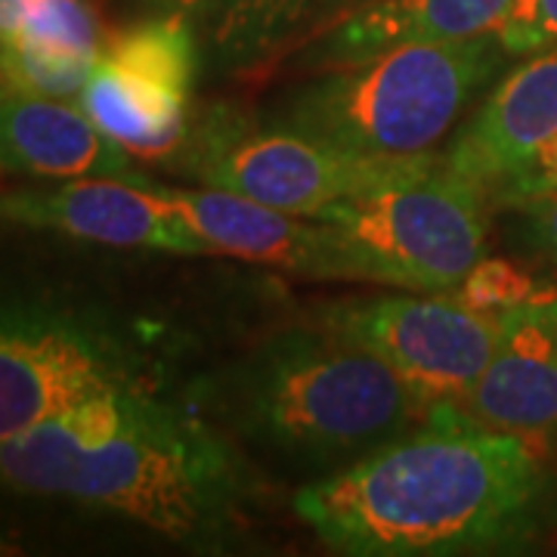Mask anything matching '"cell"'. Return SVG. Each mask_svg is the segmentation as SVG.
<instances>
[{
  "label": "cell",
  "mask_w": 557,
  "mask_h": 557,
  "mask_svg": "<svg viewBox=\"0 0 557 557\" xmlns=\"http://www.w3.org/2000/svg\"><path fill=\"white\" fill-rule=\"evenodd\" d=\"M156 193L177 208L214 255L267 263L295 276L344 278L338 245L325 220L307 223L310 218L278 211L218 186L183 189L156 183Z\"/></svg>",
  "instance_id": "11"
},
{
  "label": "cell",
  "mask_w": 557,
  "mask_h": 557,
  "mask_svg": "<svg viewBox=\"0 0 557 557\" xmlns=\"http://www.w3.org/2000/svg\"><path fill=\"white\" fill-rule=\"evenodd\" d=\"M453 298L465 307L478 310L483 317H502L523 304L555 298L557 288L539 285L530 273H523L518 263L502 258H480L474 270L453 288Z\"/></svg>",
  "instance_id": "19"
},
{
  "label": "cell",
  "mask_w": 557,
  "mask_h": 557,
  "mask_svg": "<svg viewBox=\"0 0 557 557\" xmlns=\"http://www.w3.org/2000/svg\"><path fill=\"white\" fill-rule=\"evenodd\" d=\"M81 109L139 159H177L193 131V87L100 57Z\"/></svg>",
  "instance_id": "15"
},
{
  "label": "cell",
  "mask_w": 557,
  "mask_h": 557,
  "mask_svg": "<svg viewBox=\"0 0 557 557\" xmlns=\"http://www.w3.org/2000/svg\"><path fill=\"white\" fill-rule=\"evenodd\" d=\"M359 3H366V0H329V7H325V16L319 20V28L325 25V22L338 20L341 13H347V10H354Z\"/></svg>",
  "instance_id": "24"
},
{
  "label": "cell",
  "mask_w": 557,
  "mask_h": 557,
  "mask_svg": "<svg viewBox=\"0 0 557 557\" xmlns=\"http://www.w3.org/2000/svg\"><path fill=\"white\" fill-rule=\"evenodd\" d=\"M545 313L552 317V322H555V329H557V295H555V298L545 300Z\"/></svg>",
  "instance_id": "26"
},
{
  "label": "cell",
  "mask_w": 557,
  "mask_h": 557,
  "mask_svg": "<svg viewBox=\"0 0 557 557\" xmlns=\"http://www.w3.org/2000/svg\"><path fill=\"white\" fill-rule=\"evenodd\" d=\"M115 387H146V359L112 319L50 300L0 304V440Z\"/></svg>",
  "instance_id": "6"
},
{
  "label": "cell",
  "mask_w": 557,
  "mask_h": 557,
  "mask_svg": "<svg viewBox=\"0 0 557 557\" xmlns=\"http://www.w3.org/2000/svg\"><path fill=\"white\" fill-rule=\"evenodd\" d=\"M97 62L62 57L50 50H38L28 44H3V69L0 81L16 84L22 90H32L40 97H57V100H81L90 72Z\"/></svg>",
  "instance_id": "18"
},
{
  "label": "cell",
  "mask_w": 557,
  "mask_h": 557,
  "mask_svg": "<svg viewBox=\"0 0 557 557\" xmlns=\"http://www.w3.org/2000/svg\"><path fill=\"white\" fill-rule=\"evenodd\" d=\"M520 226L530 248L557 267V193L518 201Z\"/></svg>",
  "instance_id": "21"
},
{
  "label": "cell",
  "mask_w": 557,
  "mask_h": 557,
  "mask_svg": "<svg viewBox=\"0 0 557 557\" xmlns=\"http://www.w3.org/2000/svg\"><path fill=\"white\" fill-rule=\"evenodd\" d=\"M115 3L134 16H183L199 22L218 13L223 0H115Z\"/></svg>",
  "instance_id": "22"
},
{
  "label": "cell",
  "mask_w": 557,
  "mask_h": 557,
  "mask_svg": "<svg viewBox=\"0 0 557 557\" xmlns=\"http://www.w3.org/2000/svg\"><path fill=\"white\" fill-rule=\"evenodd\" d=\"M468 416L545 453L557 446V329L545 300L498 317V341L471 394Z\"/></svg>",
  "instance_id": "10"
},
{
  "label": "cell",
  "mask_w": 557,
  "mask_h": 557,
  "mask_svg": "<svg viewBox=\"0 0 557 557\" xmlns=\"http://www.w3.org/2000/svg\"><path fill=\"white\" fill-rule=\"evenodd\" d=\"M493 196L446 156H409L391 177L329 205L344 278L453 292L486 255Z\"/></svg>",
  "instance_id": "5"
},
{
  "label": "cell",
  "mask_w": 557,
  "mask_h": 557,
  "mask_svg": "<svg viewBox=\"0 0 557 557\" xmlns=\"http://www.w3.org/2000/svg\"><path fill=\"white\" fill-rule=\"evenodd\" d=\"M498 40L508 57H530L557 47V0H515Z\"/></svg>",
  "instance_id": "20"
},
{
  "label": "cell",
  "mask_w": 557,
  "mask_h": 557,
  "mask_svg": "<svg viewBox=\"0 0 557 557\" xmlns=\"http://www.w3.org/2000/svg\"><path fill=\"white\" fill-rule=\"evenodd\" d=\"M10 555H22V548L13 542V539L0 536V557H10Z\"/></svg>",
  "instance_id": "25"
},
{
  "label": "cell",
  "mask_w": 557,
  "mask_h": 557,
  "mask_svg": "<svg viewBox=\"0 0 557 557\" xmlns=\"http://www.w3.org/2000/svg\"><path fill=\"white\" fill-rule=\"evenodd\" d=\"M0 223L47 230L106 248L214 255L156 183L121 177L62 180L60 186L0 193Z\"/></svg>",
  "instance_id": "9"
},
{
  "label": "cell",
  "mask_w": 557,
  "mask_h": 557,
  "mask_svg": "<svg viewBox=\"0 0 557 557\" xmlns=\"http://www.w3.org/2000/svg\"><path fill=\"white\" fill-rule=\"evenodd\" d=\"M557 137V47L530 53L493 87L453 139L446 161L498 199L502 186Z\"/></svg>",
  "instance_id": "12"
},
{
  "label": "cell",
  "mask_w": 557,
  "mask_h": 557,
  "mask_svg": "<svg viewBox=\"0 0 557 557\" xmlns=\"http://www.w3.org/2000/svg\"><path fill=\"white\" fill-rule=\"evenodd\" d=\"M211 399L236 437L319 478L375 453L431 412L387 362L325 322L258 344L220 375Z\"/></svg>",
  "instance_id": "3"
},
{
  "label": "cell",
  "mask_w": 557,
  "mask_h": 557,
  "mask_svg": "<svg viewBox=\"0 0 557 557\" xmlns=\"http://www.w3.org/2000/svg\"><path fill=\"white\" fill-rule=\"evenodd\" d=\"M515 0H366L317 28L319 72L354 65L409 44L498 35Z\"/></svg>",
  "instance_id": "14"
},
{
  "label": "cell",
  "mask_w": 557,
  "mask_h": 557,
  "mask_svg": "<svg viewBox=\"0 0 557 557\" xmlns=\"http://www.w3.org/2000/svg\"><path fill=\"white\" fill-rule=\"evenodd\" d=\"M0 486L115 511L196 548L223 542L248 496L230 443L146 387L94 394L0 440Z\"/></svg>",
  "instance_id": "2"
},
{
  "label": "cell",
  "mask_w": 557,
  "mask_h": 557,
  "mask_svg": "<svg viewBox=\"0 0 557 557\" xmlns=\"http://www.w3.org/2000/svg\"><path fill=\"white\" fill-rule=\"evenodd\" d=\"M325 325L387 362L424 403H461L498 341V319L456 298H381L329 310Z\"/></svg>",
  "instance_id": "8"
},
{
  "label": "cell",
  "mask_w": 557,
  "mask_h": 557,
  "mask_svg": "<svg viewBox=\"0 0 557 557\" xmlns=\"http://www.w3.org/2000/svg\"><path fill=\"white\" fill-rule=\"evenodd\" d=\"M13 40L97 62L106 44V28L90 0H25L20 35Z\"/></svg>",
  "instance_id": "17"
},
{
  "label": "cell",
  "mask_w": 557,
  "mask_h": 557,
  "mask_svg": "<svg viewBox=\"0 0 557 557\" xmlns=\"http://www.w3.org/2000/svg\"><path fill=\"white\" fill-rule=\"evenodd\" d=\"M0 171L40 180H146L81 106L0 81Z\"/></svg>",
  "instance_id": "13"
},
{
  "label": "cell",
  "mask_w": 557,
  "mask_h": 557,
  "mask_svg": "<svg viewBox=\"0 0 557 557\" xmlns=\"http://www.w3.org/2000/svg\"><path fill=\"white\" fill-rule=\"evenodd\" d=\"M22 10L25 0H0V44H10L20 35Z\"/></svg>",
  "instance_id": "23"
},
{
  "label": "cell",
  "mask_w": 557,
  "mask_h": 557,
  "mask_svg": "<svg viewBox=\"0 0 557 557\" xmlns=\"http://www.w3.org/2000/svg\"><path fill=\"white\" fill-rule=\"evenodd\" d=\"M555 480L527 440L493 431L456 403L295 496L335 555L456 557L518 552L552 520Z\"/></svg>",
  "instance_id": "1"
},
{
  "label": "cell",
  "mask_w": 557,
  "mask_h": 557,
  "mask_svg": "<svg viewBox=\"0 0 557 557\" xmlns=\"http://www.w3.org/2000/svg\"><path fill=\"white\" fill-rule=\"evenodd\" d=\"M177 159L201 186L230 189L245 199L313 220L329 205L391 177L409 156H357L278 121L251 124V119L233 109H218L193 124Z\"/></svg>",
  "instance_id": "7"
},
{
  "label": "cell",
  "mask_w": 557,
  "mask_h": 557,
  "mask_svg": "<svg viewBox=\"0 0 557 557\" xmlns=\"http://www.w3.org/2000/svg\"><path fill=\"white\" fill-rule=\"evenodd\" d=\"M502 57L508 53L498 35L384 50L298 87L276 121L357 156L434 152L493 81Z\"/></svg>",
  "instance_id": "4"
},
{
  "label": "cell",
  "mask_w": 557,
  "mask_h": 557,
  "mask_svg": "<svg viewBox=\"0 0 557 557\" xmlns=\"http://www.w3.org/2000/svg\"><path fill=\"white\" fill-rule=\"evenodd\" d=\"M0 69H3V44H0Z\"/></svg>",
  "instance_id": "27"
},
{
  "label": "cell",
  "mask_w": 557,
  "mask_h": 557,
  "mask_svg": "<svg viewBox=\"0 0 557 557\" xmlns=\"http://www.w3.org/2000/svg\"><path fill=\"white\" fill-rule=\"evenodd\" d=\"M329 0H223L211 28V65L242 72L273 57L307 20H322Z\"/></svg>",
  "instance_id": "16"
}]
</instances>
